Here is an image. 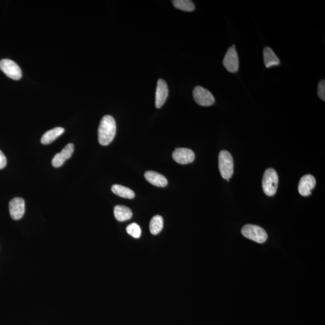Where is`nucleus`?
<instances>
[{"label": "nucleus", "mask_w": 325, "mask_h": 325, "mask_svg": "<svg viewBox=\"0 0 325 325\" xmlns=\"http://www.w3.org/2000/svg\"><path fill=\"white\" fill-rule=\"evenodd\" d=\"M116 124L112 116L105 115L101 119L98 128V141L102 146L109 145L115 136Z\"/></svg>", "instance_id": "1"}, {"label": "nucleus", "mask_w": 325, "mask_h": 325, "mask_svg": "<svg viewBox=\"0 0 325 325\" xmlns=\"http://www.w3.org/2000/svg\"><path fill=\"white\" fill-rule=\"evenodd\" d=\"M279 177L277 172L273 168L265 170L262 181V190L268 196H273L277 191Z\"/></svg>", "instance_id": "2"}, {"label": "nucleus", "mask_w": 325, "mask_h": 325, "mask_svg": "<svg viewBox=\"0 0 325 325\" xmlns=\"http://www.w3.org/2000/svg\"><path fill=\"white\" fill-rule=\"evenodd\" d=\"M219 169L222 178L229 181L234 173V160L228 151L223 150L219 153Z\"/></svg>", "instance_id": "3"}, {"label": "nucleus", "mask_w": 325, "mask_h": 325, "mask_svg": "<svg viewBox=\"0 0 325 325\" xmlns=\"http://www.w3.org/2000/svg\"><path fill=\"white\" fill-rule=\"evenodd\" d=\"M242 234L244 237L259 243H263L267 239L266 231L256 225H246L242 228Z\"/></svg>", "instance_id": "4"}, {"label": "nucleus", "mask_w": 325, "mask_h": 325, "mask_svg": "<svg viewBox=\"0 0 325 325\" xmlns=\"http://www.w3.org/2000/svg\"><path fill=\"white\" fill-rule=\"evenodd\" d=\"M193 96L195 102L201 106H210L215 102V98L212 94L201 86L195 87Z\"/></svg>", "instance_id": "5"}, {"label": "nucleus", "mask_w": 325, "mask_h": 325, "mask_svg": "<svg viewBox=\"0 0 325 325\" xmlns=\"http://www.w3.org/2000/svg\"><path fill=\"white\" fill-rule=\"evenodd\" d=\"M0 69L8 77L19 80L22 77L20 67L14 61L10 59H2L0 61Z\"/></svg>", "instance_id": "6"}, {"label": "nucleus", "mask_w": 325, "mask_h": 325, "mask_svg": "<svg viewBox=\"0 0 325 325\" xmlns=\"http://www.w3.org/2000/svg\"><path fill=\"white\" fill-rule=\"evenodd\" d=\"M223 64L228 71L231 73L237 72L239 66V61L236 50L230 47L225 56Z\"/></svg>", "instance_id": "7"}, {"label": "nucleus", "mask_w": 325, "mask_h": 325, "mask_svg": "<svg viewBox=\"0 0 325 325\" xmlns=\"http://www.w3.org/2000/svg\"><path fill=\"white\" fill-rule=\"evenodd\" d=\"M9 207L10 215L13 220L18 221L23 218L25 213V201L23 198L15 197L10 200Z\"/></svg>", "instance_id": "8"}, {"label": "nucleus", "mask_w": 325, "mask_h": 325, "mask_svg": "<svg viewBox=\"0 0 325 325\" xmlns=\"http://www.w3.org/2000/svg\"><path fill=\"white\" fill-rule=\"evenodd\" d=\"M172 157L174 161L179 164H187L194 161L195 155L194 152L189 148H177L173 151Z\"/></svg>", "instance_id": "9"}, {"label": "nucleus", "mask_w": 325, "mask_h": 325, "mask_svg": "<svg viewBox=\"0 0 325 325\" xmlns=\"http://www.w3.org/2000/svg\"><path fill=\"white\" fill-rule=\"evenodd\" d=\"M316 181L315 178L310 174L305 175L300 178L298 191L303 196H308L311 194V191L315 188Z\"/></svg>", "instance_id": "10"}, {"label": "nucleus", "mask_w": 325, "mask_h": 325, "mask_svg": "<svg viewBox=\"0 0 325 325\" xmlns=\"http://www.w3.org/2000/svg\"><path fill=\"white\" fill-rule=\"evenodd\" d=\"M168 87L166 81L159 79L157 81L156 92V107L161 108L166 102L168 97Z\"/></svg>", "instance_id": "11"}, {"label": "nucleus", "mask_w": 325, "mask_h": 325, "mask_svg": "<svg viewBox=\"0 0 325 325\" xmlns=\"http://www.w3.org/2000/svg\"><path fill=\"white\" fill-rule=\"evenodd\" d=\"M74 150V145L72 143H68L62 150L61 153L56 154L52 160V164L54 167H59L64 164L66 160L70 158Z\"/></svg>", "instance_id": "12"}, {"label": "nucleus", "mask_w": 325, "mask_h": 325, "mask_svg": "<svg viewBox=\"0 0 325 325\" xmlns=\"http://www.w3.org/2000/svg\"><path fill=\"white\" fill-rule=\"evenodd\" d=\"M145 177L149 183L160 188H164L168 184L167 180L164 176L152 170L146 171L145 173Z\"/></svg>", "instance_id": "13"}, {"label": "nucleus", "mask_w": 325, "mask_h": 325, "mask_svg": "<svg viewBox=\"0 0 325 325\" xmlns=\"http://www.w3.org/2000/svg\"><path fill=\"white\" fill-rule=\"evenodd\" d=\"M65 129L62 127H56L45 132L41 138V143L43 145H48L52 143L59 136L64 133Z\"/></svg>", "instance_id": "14"}, {"label": "nucleus", "mask_w": 325, "mask_h": 325, "mask_svg": "<svg viewBox=\"0 0 325 325\" xmlns=\"http://www.w3.org/2000/svg\"><path fill=\"white\" fill-rule=\"evenodd\" d=\"M263 58L264 65L266 67L278 66L280 64V59L276 55L272 49L269 47L264 48Z\"/></svg>", "instance_id": "15"}, {"label": "nucleus", "mask_w": 325, "mask_h": 325, "mask_svg": "<svg viewBox=\"0 0 325 325\" xmlns=\"http://www.w3.org/2000/svg\"><path fill=\"white\" fill-rule=\"evenodd\" d=\"M114 215L118 221L124 222L132 218V211L124 205H116L114 208Z\"/></svg>", "instance_id": "16"}, {"label": "nucleus", "mask_w": 325, "mask_h": 325, "mask_svg": "<svg viewBox=\"0 0 325 325\" xmlns=\"http://www.w3.org/2000/svg\"><path fill=\"white\" fill-rule=\"evenodd\" d=\"M112 191L113 193L124 198L133 199L135 197L134 192L131 189L119 184L113 185Z\"/></svg>", "instance_id": "17"}, {"label": "nucleus", "mask_w": 325, "mask_h": 325, "mask_svg": "<svg viewBox=\"0 0 325 325\" xmlns=\"http://www.w3.org/2000/svg\"><path fill=\"white\" fill-rule=\"evenodd\" d=\"M163 228V219L160 215L152 218L150 224V229L152 234L157 235L162 231Z\"/></svg>", "instance_id": "18"}, {"label": "nucleus", "mask_w": 325, "mask_h": 325, "mask_svg": "<svg viewBox=\"0 0 325 325\" xmlns=\"http://www.w3.org/2000/svg\"><path fill=\"white\" fill-rule=\"evenodd\" d=\"M172 2L176 9L186 12H192L195 9L194 2L190 0H173Z\"/></svg>", "instance_id": "19"}, {"label": "nucleus", "mask_w": 325, "mask_h": 325, "mask_svg": "<svg viewBox=\"0 0 325 325\" xmlns=\"http://www.w3.org/2000/svg\"><path fill=\"white\" fill-rule=\"evenodd\" d=\"M126 230L127 233H128L129 235H131L132 237L135 238H139L141 235V233H142L140 227L135 223L130 224L129 226L127 227Z\"/></svg>", "instance_id": "20"}, {"label": "nucleus", "mask_w": 325, "mask_h": 325, "mask_svg": "<svg viewBox=\"0 0 325 325\" xmlns=\"http://www.w3.org/2000/svg\"><path fill=\"white\" fill-rule=\"evenodd\" d=\"M318 95L320 98L325 101V81L322 80L320 81L318 88Z\"/></svg>", "instance_id": "21"}, {"label": "nucleus", "mask_w": 325, "mask_h": 325, "mask_svg": "<svg viewBox=\"0 0 325 325\" xmlns=\"http://www.w3.org/2000/svg\"><path fill=\"white\" fill-rule=\"evenodd\" d=\"M7 164V159L4 154L0 150V169H2Z\"/></svg>", "instance_id": "22"}]
</instances>
